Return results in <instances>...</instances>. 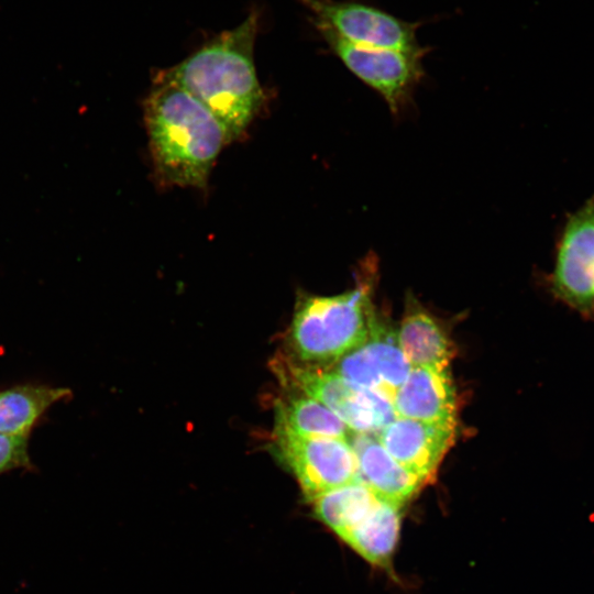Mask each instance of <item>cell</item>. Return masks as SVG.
<instances>
[{
  "label": "cell",
  "mask_w": 594,
  "mask_h": 594,
  "mask_svg": "<svg viewBox=\"0 0 594 594\" xmlns=\"http://www.w3.org/2000/svg\"><path fill=\"white\" fill-rule=\"evenodd\" d=\"M144 121L157 180L205 188L219 153L230 143L219 119L187 90L158 76L144 101Z\"/></svg>",
  "instance_id": "cell-1"
},
{
  "label": "cell",
  "mask_w": 594,
  "mask_h": 594,
  "mask_svg": "<svg viewBox=\"0 0 594 594\" xmlns=\"http://www.w3.org/2000/svg\"><path fill=\"white\" fill-rule=\"evenodd\" d=\"M256 28L251 14L158 75L202 102L223 124L229 142L244 134L264 101L253 57Z\"/></svg>",
  "instance_id": "cell-2"
},
{
  "label": "cell",
  "mask_w": 594,
  "mask_h": 594,
  "mask_svg": "<svg viewBox=\"0 0 594 594\" xmlns=\"http://www.w3.org/2000/svg\"><path fill=\"white\" fill-rule=\"evenodd\" d=\"M376 273V257L369 253L355 288L336 296H309L298 305L290 339L300 360L337 362L367 340L375 322L371 298Z\"/></svg>",
  "instance_id": "cell-3"
},
{
  "label": "cell",
  "mask_w": 594,
  "mask_h": 594,
  "mask_svg": "<svg viewBox=\"0 0 594 594\" xmlns=\"http://www.w3.org/2000/svg\"><path fill=\"white\" fill-rule=\"evenodd\" d=\"M548 286L570 309L594 315V197L566 216Z\"/></svg>",
  "instance_id": "cell-4"
},
{
  "label": "cell",
  "mask_w": 594,
  "mask_h": 594,
  "mask_svg": "<svg viewBox=\"0 0 594 594\" xmlns=\"http://www.w3.org/2000/svg\"><path fill=\"white\" fill-rule=\"evenodd\" d=\"M319 31L345 67L376 90L394 114L407 106L424 76V48L404 52L363 47L348 43L328 30Z\"/></svg>",
  "instance_id": "cell-5"
},
{
  "label": "cell",
  "mask_w": 594,
  "mask_h": 594,
  "mask_svg": "<svg viewBox=\"0 0 594 594\" xmlns=\"http://www.w3.org/2000/svg\"><path fill=\"white\" fill-rule=\"evenodd\" d=\"M275 443L280 460L295 475L302 494L310 502L359 481L356 457L349 441L276 431Z\"/></svg>",
  "instance_id": "cell-6"
},
{
  "label": "cell",
  "mask_w": 594,
  "mask_h": 594,
  "mask_svg": "<svg viewBox=\"0 0 594 594\" xmlns=\"http://www.w3.org/2000/svg\"><path fill=\"white\" fill-rule=\"evenodd\" d=\"M286 365L293 384L329 408L354 433L375 435L396 418L391 399L350 383L333 371Z\"/></svg>",
  "instance_id": "cell-7"
},
{
  "label": "cell",
  "mask_w": 594,
  "mask_h": 594,
  "mask_svg": "<svg viewBox=\"0 0 594 594\" xmlns=\"http://www.w3.org/2000/svg\"><path fill=\"white\" fill-rule=\"evenodd\" d=\"M314 12L318 29L328 30L353 45L415 52L422 47L416 24L372 6L331 0H302Z\"/></svg>",
  "instance_id": "cell-8"
},
{
  "label": "cell",
  "mask_w": 594,
  "mask_h": 594,
  "mask_svg": "<svg viewBox=\"0 0 594 594\" xmlns=\"http://www.w3.org/2000/svg\"><path fill=\"white\" fill-rule=\"evenodd\" d=\"M410 369L396 333L375 320L367 340L338 360L333 372L392 400Z\"/></svg>",
  "instance_id": "cell-9"
},
{
  "label": "cell",
  "mask_w": 594,
  "mask_h": 594,
  "mask_svg": "<svg viewBox=\"0 0 594 594\" xmlns=\"http://www.w3.org/2000/svg\"><path fill=\"white\" fill-rule=\"evenodd\" d=\"M455 436V424L425 422L403 417H396L375 433L383 448L426 484L435 480Z\"/></svg>",
  "instance_id": "cell-10"
},
{
  "label": "cell",
  "mask_w": 594,
  "mask_h": 594,
  "mask_svg": "<svg viewBox=\"0 0 594 594\" xmlns=\"http://www.w3.org/2000/svg\"><path fill=\"white\" fill-rule=\"evenodd\" d=\"M392 404L396 417L458 425V400L450 372L411 367Z\"/></svg>",
  "instance_id": "cell-11"
},
{
  "label": "cell",
  "mask_w": 594,
  "mask_h": 594,
  "mask_svg": "<svg viewBox=\"0 0 594 594\" xmlns=\"http://www.w3.org/2000/svg\"><path fill=\"white\" fill-rule=\"evenodd\" d=\"M350 444L356 457L359 481L378 498L403 507L426 484L400 465L375 435L353 433Z\"/></svg>",
  "instance_id": "cell-12"
},
{
  "label": "cell",
  "mask_w": 594,
  "mask_h": 594,
  "mask_svg": "<svg viewBox=\"0 0 594 594\" xmlns=\"http://www.w3.org/2000/svg\"><path fill=\"white\" fill-rule=\"evenodd\" d=\"M396 338L411 367L450 372L453 348L439 322L427 311L411 305Z\"/></svg>",
  "instance_id": "cell-13"
},
{
  "label": "cell",
  "mask_w": 594,
  "mask_h": 594,
  "mask_svg": "<svg viewBox=\"0 0 594 594\" xmlns=\"http://www.w3.org/2000/svg\"><path fill=\"white\" fill-rule=\"evenodd\" d=\"M400 526L402 507L381 499L373 512L342 541L372 565L392 569Z\"/></svg>",
  "instance_id": "cell-14"
},
{
  "label": "cell",
  "mask_w": 594,
  "mask_h": 594,
  "mask_svg": "<svg viewBox=\"0 0 594 594\" xmlns=\"http://www.w3.org/2000/svg\"><path fill=\"white\" fill-rule=\"evenodd\" d=\"M70 389L44 385H19L0 392V433L29 437L41 416Z\"/></svg>",
  "instance_id": "cell-15"
},
{
  "label": "cell",
  "mask_w": 594,
  "mask_h": 594,
  "mask_svg": "<svg viewBox=\"0 0 594 594\" xmlns=\"http://www.w3.org/2000/svg\"><path fill=\"white\" fill-rule=\"evenodd\" d=\"M380 501L366 485L358 481L315 498L314 514L343 540L373 512Z\"/></svg>",
  "instance_id": "cell-16"
},
{
  "label": "cell",
  "mask_w": 594,
  "mask_h": 594,
  "mask_svg": "<svg viewBox=\"0 0 594 594\" xmlns=\"http://www.w3.org/2000/svg\"><path fill=\"white\" fill-rule=\"evenodd\" d=\"M276 431L349 442L354 433L329 408L305 394L293 397L277 407Z\"/></svg>",
  "instance_id": "cell-17"
},
{
  "label": "cell",
  "mask_w": 594,
  "mask_h": 594,
  "mask_svg": "<svg viewBox=\"0 0 594 594\" xmlns=\"http://www.w3.org/2000/svg\"><path fill=\"white\" fill-rule=\"evenodd\" d=\"M28 437L0 433V474L14 469L31 468Z\"/></svg>",
  "instance_id": "cell-18"
}]
</instances>
